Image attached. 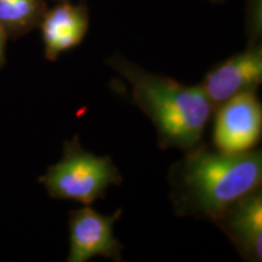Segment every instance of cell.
Segmentation results:
<instances>
[{"instance_id":"1","label":"cell","mask_w":262,"mask_h":262,"mask_svg":"<svg viewBox=\"0 0 262 262\" xmlns=\"http://www.w3.org/2000/svg\"><path fill=\"white\" fill-rule=\"evenodd\" d=\"M261 182L260 150L225 153L198 145L170 170V198L179 215L216 222Z\"/></svg>"},{"instance_id":"2","label":"cell","mask_w":262,"mask_h":262,"mask_svg":"<svg viewBox=\"0 0 262 262\" xmlns=\"http://www.w3.org/2000/svg\"><path fill=\"white\" fill-rule=\"evenodd\" d=\"M107 63L130 84L134 103L155 124L159 147L187 152L199 145L214 112L201 85L189 86L149 73L118 54Z\"/></svg>"},{"instance_id":"3","label":"cell","mask_w":262,"mask_h":262,"mask_svg":"<svg viewBox=\"0 0 262 262\" xmlns=\"http://www.w3.org/2000/svg\"><path fill=\"white\" fill-rule=\"evenodd\" d=\"M39 182L54 199L90 205L123 178L110 157H97L80 146L78 136L63 143L62 158L49 166Z\"/></svg>"},{"instance_id":"4","label":"cell","mask_w":262,"mask_h":262,"mask_svg":"<svg viewBox=\"0 0 262 262\" xmlns=\"http://www.w3.org/2000/svg\"><path fill=\"white\" fill-rule=\"evenodd\" d=\"M214 145L225 153L251 150L261 137L262 107L256 91L229 98L216 108Z\"/></svg>"},{"instance_id":"5","label":"cell","mask_w":262,"mask_h":262,"mask_svg":"<svg viewBox=\"0 0 262 262\" xmlns=\"http://www.w3.org/2000/svg\"><path fill=\"white\" fill-rule=\"evenodd\" d=\"M262 83L261 40L249 41L247 49L206 73L201 84L214 111L229 98L247 91H256Z\"/></svg>"},{"instance_id":"6","label":"cell","mask_w":262,"mask_h":262,"mask_svg":"<svg viewBox=\"0 0 262 262\" xmlns=\"http://www.w3.org/2000/svg\"><path fill=\"white\" fill-rule=\"evenodd\" d=\"M123 214L101 215L85 206L70 212V254L68 262H85L95 256L122 261L123 245L113 233L114 224Z\"/></svg>"},{"instance_id":"7","label":"cell","mask_w":262,"mask_h":262,"mask_svg":"<svg viewBox=\"0 0 262 262\" xmlns=\"http://www.w3.org/2000/svg\"><path fill=\"white\" fill-rule=\"evenodd\" d=\"M89 24V8L84 2L73 4L66 0L48 8L39 26L45 58L55 62L62 52L79 45L86 35Z\"/></svg>"},{"instance_id":"8","label":"cell","mask_w":262,"mask_h":262,"mask_svg":"<svg viewBox=\"0 0 262 262\" xmlns=\"http://www.w3.org/2000/svg\"><path fill=\"white\" fill-rule=\"evenodd\" d=\"M225 232L241 256L260 262L262 256V194L257 189L228 206L215 222Z\"/></svg>"},{"instance_id":"9","label":"cell","mask_w":262,"mask_h":262,"mask_svg":"<svg viewBox=\"0 0 262 262\" xmlns=\"http://www.w3.org/2000/svg\"><path fill=\"white\" fill-rule=\"evenodd\" d=\"M47 10L45 0H0V26L15 40L38 29Z\"/></svg>"},{"instance_id":"10","label":"cell","mask_w":262,"mask_h":262,"mask_svg":"<svg viewBox=\"0 0 262 262\" xmlns=\"http://www.w3.org/2000/svg\"><path fill=\"white\" fill-rule=\"evenodd\" d=\"M247 31L249 41L261 40V0H249L248 2Z\"/></svg>"},{"instance_id":"11","label":"cell","mask_w":262,"mask_h":262,"mask_svg":"<svg viewBox=\"0 0 262 262\" xmlns=\"http://www.w3.org/2000/svg\"><path fill=\"white\" fill-rule=\"evenodd\" d=\"M9 39L6 37L4 29L0 26V70L5 67L6 64V41Z\"/></svg>"},{"instance_id":"12","label":"cell","mask_w":262,"mask_h":262,"mask_svg":"<svg viewBox=\"0 0 262 262\" xmlns=\"http://www.w3.org/2000/svg\"><path fill=\"white\" fill-rule=\"evenodd\" d=\"M212 3H222V2H225V0H211Z\"/></svg>"},{"instance_id":"13","label":"cell","mask_w":262,"mask_h":262,"mask_svg":"<svg viewBox=\"0 0 262 262\" xmlns=\"http://www.w3.org/2000/svg\"><path fill=\"white\" fill-rule=\"evenodd\" d=\"M57 2H66V0H57Z\"/></svg>"}]
</instances>
